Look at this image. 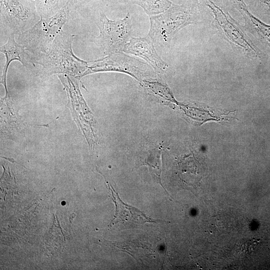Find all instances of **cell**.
<instances>
[{
	"label": "cell",
	"instance_id": "cell-1",
	"mask_svg": "<svg viewBox=\"0 0 270 270\" xmlns=\"http://www.w3.org/2000/svg\"><path fill=\"white\" fill-rule=\"evenodd\" d=\"M74 36L62 31L46 52L38 54L34 64L42 66L47 75L66 74L80 78L89 62L80 59L74 53L72 44Z\"/></svg>",
	"mask_w": 270,
	"mask_h": 270
},
{
	"label": "cell",
	"instance_id": "cell-2",
	"mask_svg": "<svg viewBox=\"0 0 270 270\" xmlns=\"http://www.w3.org/2000/svg\"><path fill=\"white\" fill-rule=\"evenodd\" d=\"M198 10V2L182 5L172 4L164 12L150 16L148 36L154 43L166 47L180 30L196 21Z\"/></svg>",
	"mask_w": 270,
	"mask_h": 270
},
{
	"label": "cell",
	"instance_id": "cell-3",
	"mask_svg": "<svg viewBox=\"0 0 270 270\" xmlns=\"http://www.w3.org/2000/svg\"><path fill=\"white\" fill-rule=\"evenodd\" d=\"M99 35L95 43L105 56L123 52L124 46L131 38L132 24L130 13L122 19L112 20L100 12L98 22Z\"/></svg>",
	"mask_w": 270,
	"mask_h": 270
},
{
	"label": "cell",
	"instance_id": "cell-4",
	"mask_svg": "<svg viewBox=\"0 0 270 270\" xmlns=\"http://www.w3.org/2000/svg\"><path fill=\"white\" fill-rule=\"evenodd\" d=\"M34 4L27 0H0V23L11 34L25 32L37 22Z\"/></svg>",
	"mask_w": 270,
	"mask_h": 270
},
{
	"label": "cell",
	"instance_id": "cell-5",
	"mask_svg": "<svg viewBox=\"0 0 270 270\" xmlns=\"http://www.w3.org/2000/svg\"><path fill=\"white\" fill-rule=\"evenodd\" d=\"M63 26L52 16L40 20L32 27L19 34V44L26 50L39 54L46 52Z\"/></svg>",
	"mask_w": 270,
	"mask_h": 270
},
{
	"label": "cell",
	"instance_id": "cell-6",
	"mask_svg": "<svg viewBox=\"0 0 270 270\" xmlns=\"http://www.w3.org/2000/svg\"><path fill=\"white\" fill-rule=\"evenodd\" d=\"M149 68L148 64L120 52L89 62L88 68L82 76L98 72H118L126 73L140 80L148 72Z\"/></svg>",
	"mask_w": 270,
	"mask_h": 270
},
{
	"label": "cell",
	"instance_id": "cell-7",
	"mask_svg": "<svg viewBox=\"0 0 270 270\" xmlns=\"http://www.w3.org/2000/svg\"><path fill=\"white\" fill-rule=\"evenodd\" d=\"M123 52L144 59L158 73H164L168 64L157 53L153 40L148 35L145 37H131Z\"/></svg>",
	"mask_w": 270,
	"mask_h": 270
},
{
	"label": "cell",
	"instance_id": "cell-8",
	"mask_svg": "<svg viewBox=\"0 0 270 270\" xmlns=\"http://www.w3.org/2000/svg\"><path fill=\"white\" fill-rule=\"evenodd\" d=\"M114 201L116 204V215L114 224H119L126 228H133L146 222H158V221L148 217L136 208L125 204L119 198L118 193L112 191Z\"/></svg>",
	"mask_w": 270,
	"mask_h": 270
},
{
	"label": "cell",
	"instance_id": "cell-9",
	"mask_svg": "<svg viewBox=\"0 0 270 270\" xmlns=\"http://www.w3.org/2000/svg\"><path fill=\"white\" fill-rule=\"evenodd\" d=\"M206 4L212 10L214 16L215 20L223 30L228 38L236 45L240 46L246 51H252L256 56L259 54L254 46L247 40L242 32L236 26L230 22L227 16L220 7L212 0H206Z\"/></svg>",
	"mask_w": 270,
	"mask_h": 270
},
{
	"label": "cell",
	"instance_id": "cell-10",
	"mask_svg": "<svg viewBox=\"0 0 270 270\" xmlns=\"http://www.w3.org/2000/svg\"><path fill=\"white\" fill-rule=\"evenodd\" d=\"M26 50L22 45L16 42L14 34H10L7 42L0 46V52L4 55L6 58L0 80V83L5 88V96L9 95L6 86V74L11 62L15 60H18L24 66L29 63L32 64L34 63L30 56L26 52Z\"/></svg>",
	"mask_w": 270,
	"mask_h": 270
},
{
	"label": "cell",
	"instance_id": "cell-11",
	"mask_svg": "<svg viewBox=\"0 0 270 270\" xmlns=\"http://www.w3.org/2000/svg\"><path fill=\"white\" fill-rule=\"evenodd\" d=\"M234 3L244 18L248 28L254 30L261 39L270 44V26L254 16L248 10L244 0H234Z\"/></svg>",
	"mask_w": 270,
	"mask_h": 270
},
{
	"label": "cell",
	"instance_id": "cell-12",
	"mask_svg": "<svg viewBox=\"0 0 270 270\" xmlns=\"http://www.w3.org/2000/svg\"><path fill=\"white\" fill-rule=\"evenodd\" d=\"M132 3L140 6L150 16L164 12L172 4L170 0H132Z\"/></svg>",
	"mask_w": 270,
	"mask_h": 270
},
{
	"label": "cell",
	"instance_id": "cell-13",
	"mask_svg": "<svg viewBox=\"0 0 270 270\" xmlns=\"http://www.w3.org/2000/svg\"><path fill=\"white\" fill-rule=\"evenodd\" d=\"M157 146L150 150L145 158L144 164L147 165L154 180L160 184V156L161 150Z\"/></svg>",
	"mask_w": 270,
	"mask_h": 270
},
{
	"label": "cell",
	"instance_id": "cell-14",
	"mask_svg": "<svg viewBox=\"0 0 270 270\" xmlns=\"http://www.w3.org/2000/svg\"><path fill=\"white\" fill-rule=\"evenodd\" d=\"M250 7L264 14H270V0H251Z\"/></svg>",
	"mask_w": 270,
	"mask_h": 270
},
{
	"label": "cell",
	"instance_id": "cell-15",
	"mask_svg": "<svg viewBox=\"0 0 270 270\" xmlns=\"http://www.w3.org/2000/svg\"><path fill=\"white\" fill-rule=\"evenodd\" d=\"M76 214H70L69 216V221H70V224H71L74 218L76 217Z\"/></svg>",
	"mask_w": 270,
	"mask_h": 270
}]
</instances>
